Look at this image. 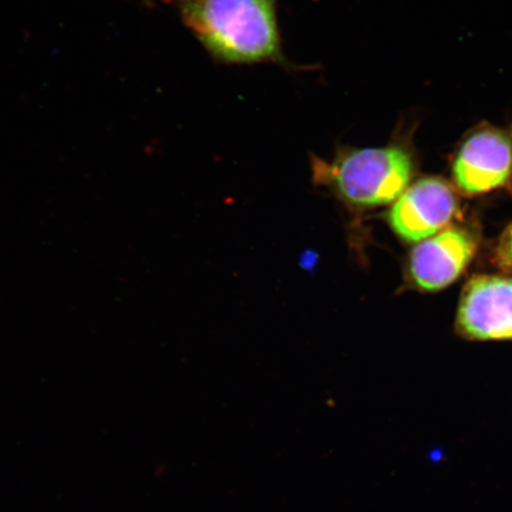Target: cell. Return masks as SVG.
Instances as JSON below:
<instances>
[{
	"mask_svg": "<svg viewBox=\"0 0 512 512\" xmlns=\"http://www.w3.org/2000/svg\"><path fill=\"white\" fill-rule=\"evenodd\" d=\"M183 22L215 60L286 64L277 0H178Z\"/></svg>",
	"mask_w": 512,
	"mask_h": 512,
	"instance_id": "6da1fadb",
	"label": "cell"
},
{
	"mask_svg": "<svg viewBox=\"0 0 512 512\" xmlns=\"http://www.w3.org/2000/svg\"><path fill=\"white\" fill-rule=\"evenodd\" d=\"M313 183L329 190L345 206L375 209L395 202L415 170L411 143L398 137L381 147L342 146L331 160L312 157Z\"/></svg>",
	"mask_w": 512,
	"mask_h": 512,
	"instance_id": "7a4b0ae2",
	"label": "cell"
},
{
	"mask_svg": "<svg viewBox=\"0 0 512 512\" xmlns=\"http://www.w3.org/2000/svg\"><path fill=\"white\" fill-rule=\"evenodd\" d=\"M453 187L467 197L512 184V123H480L465 134L452 160Z\"/></svg>",
	"mask_w": 512,
	"mask_h": 512,
	"instance_id": "3957f363",
	"label": "cell"
},
{
	"mask_svg": "<svg viewBox=\"0 0 512 512\" xmlns=\"http://www.w3.org/2000/svg\"><path fill=\"white\" fill-rule=\"evenodd\" d=\"M459 210L458 191L440 177L409 184L388 211V223L403 241L418 243L451 226Z\"/></svg>",
	"mask_w": 512,
	"mask_h": 512,
	"instance_id": "277c9868",
	"label": "cell"
},
{
	"mask_svg": "<svg viewBox=\"0 0 512 512\" xmlns=\"http://www.w3.org/2000/svg\"><path fill=\"white\" fill-rule=\"evenodd\" d=\"M478 238L472 229L448 226L416 243L409 254V283L422 292H438L462 277L475 258Z\"/></svg>",
	"mask_w": 512,
	"mask_h": 512,
	"instance_id": "5b68a950",
	"label": "cell"
},
{
	"mask_svg": "<svg viewBox=\"0 0 512 512\" xmlns=\"http://www.w3.org/2000/svg\"><path fill=\"white\" fill-rule=\"evenodd\" d=\"M456 330L469 341L512 339V278L477 275L460 296Z\"/></svg>",
	"mask_w": 512,
	"mask_h": 512,
	"instance_id": "8992f818",
	"label": "cell"
},
{
	"mask_svg": "<svg viewBox=\"0 0 512 512\" xmlns=\"http://www.w3.org/2000/svg\"><path fill=\"white\" fill-rule=\"evenodd\" d=\"M494 261L505 272H512V223L496 243Z\"/></svg>",
	"mask_w": 512,
	"mask_h": 512,
	"instance_id": "52a82bcc",
	"label": "cell"
}]
</instances>
